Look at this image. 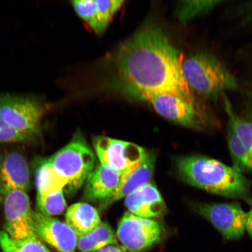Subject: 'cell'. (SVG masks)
<instances>
[{"label":"cell","mask_w":252,"mask_h":252,"mask_svg":"<svg viewBox=\"0 0 252 252\" xmlns=\"http://www.w3.org/2000/svg\"><path fill=\"white\" fill-rule=\"evenodd\" d=\"M111 61L115 86L126 96L143 100L169 93L197 101L183 74L182 55L156 25H145L123 42Z\"/></svg>","instance_id":"1"},{"label":"cell","mask_w":252,"mask_h":252,"mask_svg":"<svg viewBox=\"0 0 252 252\" xmlns=\"http://www.w3.org/2000/svg\"><path fill=\"white\" fill-rule=\"evenodd\" d=\"M176 166L182 180L193 187L252 202L251 182L242 173L219 160L199 155L182 156Z\"/></svg>","instance_id":"2"},{"label":"cell","mask_w":252,"mask_h":252,"mask_svg":"<svg viewBox=\"0 0 252 252\" xmlns=\"http://www.w3.org/2000/svg\"><path fill=\"white\" fill-rule=\"evenodd\" d=\"M182 71L191 89L208 99H216L237 87L234 75L210 52H198L188 57L183 61Z\"/></svg>","instance_id":"3"},{"label":"cell","mask_w":252,"mask_h":252,"mask_svg":"<svg viewBox=\"0 0 252 252\" xmlns=\"http://www.w3.org/2000/svg\"><path fill=\"white\" fill-rule=\"evenodd\" d=\"M143 101L149 103L162 117L186 127L206 131L220 126L212 112L198 101H190L169 93L151 94Z\"/></svg>","instance_id":"4"},{"label":"cell","mask_w":252,"mask_h":252,"mask_svg":"<svg viewBox=\"0 0 252 252\" xmlns=\"http://www.w3.org/2000/svg\"><path fill=\"white\" fill-rule=\"evenodd\" d=\"M68 181L69 190L82 187L94 169L95 157L86 140L78 131L72 140L47 160Z\"/></svg>","instance_id":"5"},{"label":"cell","mask_w":252,"mask_h":252,"mask_svg":"<svg viewBox=\"0 0 252 252\" xmlns=\"http://www.w3.org/2000/svg\"><path fill=\"white\" fill-rule=\"evenodd\" d=\"M46 107L36 99L0 94V118L16 130L33 137L39 134Z\"/></svg>","instance_id":"6"},{"label":"cell","mask_w":252,"mask_h":252,"mask_svg":"<svg viewBox=\"0 0 252 252\" xmlns=\"http://www.w3.org/2000/svg\"><path fill=\"white\" fill-rule=\"evenodd\" d=\"M165 229L161 223L126 213L119 223L117 236L128 252H143L164 238Z\"/></svg>","instance_id":"7"},{"label":"cell","mask_w":252,"mask_h":252,"mask_svg":"<svg viewBox=\"0 0 252 252\" xmlns=\"http://www.w3.org/2000/svg\"><path fill=\"white\" fill-rule=\"evenodd\" d=\"M198 214L212 223L228 240H235L244 235L248 213L237 203H200L196 206Z\"/></svg>","instance_id":"8"},{"label":"cell","mask_w":252,"mask_h":252,"mask_svg":"<svg viewBox=\"0 0 252 252\" xmlns=\"http://www.w3.org/2000/svg\"><path fill=\"white\" fill-rule=\"evenodd\" d=\"M4 207L5 228L11 238L23 239L33 236L31 226L30 200L26 191L13 189L0 194Z\"/></svg>","instance_id":"9"},{"label":"cell","mask_w":252,"mask_h":252,"mask_svg":"<svg viewBox=\"0 0 252 252\" xmlns=\"http://www.w3.org/2000/svg\"><path fill=\"white\" fill-rule=\"evenodd\" d=\"M93 143L101 165L121 174L140 162L146 153L138 145L107 137H94Z\"/></svg>","instance_id":"10"},{"label":"cell","mask_w":252,"mask_h":252,"mask_svg":"<svg viewBox=\"0 0 252 252\" xmlns=\"http://www.w3.org/2000/svg\"><path fill=\"white\" fill-rule=\"evenodd\" d=\"M31 226L34 234L60 252H74L78 236L67 223L33 212Z\"/></svg>","instance_id":"11"},{"label":"cell","mask_w":252,"mask_h":252,"mask_svg":"<svg viewBox=\"0 0 252 252\" xmlns=\"http://www.w3.org/2000/svg\"><path fill=\"white\" fill-rule=\"evenodd\" d=\"M156 157L154 153H146L138 162L121 175V181L114 193L101 206L107 207L115 201L128 196L137 189L149 184L152 178Z\"/></svg>","instance_id":"12"},{"label":"cell","mask_w":252,"mask_h":252,"mask_svg":"<svg viewBox=\"0 0 252 252\" xmlns=\"http://www.w3.org/2000/svg\"><path fill=\"white\" fill-rule=\"evenodd\" d=\"M126 206L132 214L141 218H159L164 215L166 204L157 188L147 184L129 194Z\"/></svg>","instance_id":"13"},{"label":"cell","mask_w":252,"mask_h":252,"mask_svg":"<svg viewBox=\"0 0 252 252\" xmlns=\"http://www.w3.org/2000/svg\"><path fill=\"white\" fill-rule=\"evenodd\" d=\"M30 186L29 166L20 153L0 157V194L13 189L26 191Z\"/></svg>","instance_id":"14"},{"label":"cell","mask_w":252,"mask_h":252,"mask_svg":"<svg viewBox=\"0 0 252 252\" xmlns=\"http://www.w3.org/2000/svg\"><path fill=\"white\" fill-rule=\"evenodd\" d=\"M121 173L101 164L88 176L84 196L90 201H106L114 193L121 181Z\"/></svg>","instance_id":"15"},{"label":"cell","mask_w":252,"mask_h":252,"mask_svg":"<svg viewBox=\"0 0 252 252\" xmlns=\"http://www.w3.org/2000/svg\"><path fill=\"white\" fill-rule=\"evenodd\" d=\"M65 220L78 237L93 231L102 223L97 210L86 203L72 204L66 213Z\"/></svg>","instance_id":"16"},{"label":"cell","mask_w":252,"mask_h":252,"mask_svg":"<svg viewBox=\"0 0 252 252\" xmlns=\"http://www.w3.org/2000/svg\"><path fill=\"white\" fill-rule=\"evenodd\" d=\"M111 226L102 222L93 231L78 237L77 248L82 252H96L110 245L117 244V239Z\"/></svg>","instance_id":"17"},{"label":"cell","mask_w":252,"mask_h":252,"mask_svg":"<svg viewBox=\"0 0 252 252\" xmlns=\"http://www.w3.org/2000/svg\"><path fill=\"white\" fill-rule=\"evenodd\" d=\"M68 185V181L56 171L48 160L39 166L36 175L37 194L47 195L58 193Z\"/></svg>","instance_id":"18"},{"label":"cell","mask_w":252,"mask_h":252,"mask_svg":"<svg viewBox=\"0 0 252 252\" xmlns=\"http://www.w3.org/2000/svg\"><path fill=\"white\" fill-rule=\"evenodd\" d=\"M225 1L204 0V1H182L178 2L175 15L179 23L186 24L193 19L209 13Z\"/></svg>","instance_id":"19"},{"label":"cell","mask_w":252,"mask_h":252,"mask_svg":"<svg viewBox=\"0 0 252 252\" xmlns=\"http://www.w3.org/2000/svg\"><path fill=\"white\" fill-rule=\"evenodd\" d=\"M221 97L228 116L229 124L234 128L239 140L252 160V122L245 121L239 117L228 97L223 94Z\"/></svg>","instance_id":"20"},{"label":"cell","mask_w":252,"mask_h":252,"mask_svg":"<svg viewBox=\"0 0 252 252\" xmlns=\"http://www.w3.org/2000/svg\"><path fill=\"white\" fill-rule=\"evenodd\" d=\"M0 248L3 252H51L37 236L17 239L2 231H0Z\"/></svg>","instance_id":"21"},{"label":"cell","mask_w":252,"mask_h":252,"mask_svg":"<svg viewBox=\"0 0 252 252\" xmlns=\"http://www.w3.org/2000/svg\"><path fill=\"white\" fill-rule=\"evenodd\" d=\"M228 141L234 168L241 172H252V160L239 140L234 128L228 125Z\"/></svg>","instance_id":"22"},{"label":"cell","mask_w":252,"mask_h":252,"mask_svg":"<svg viewBox=\"0 0 252 252\" xmlns=\"http://www.w3.org/2000/svg\"><path fill=\"white\" fill-rule=\"evenodd\" d=\"M75 12L92 28L94 32L101 34L103 31L99 21L95 0H75L71 1Z\"/></svg>","instance_id":"23"},{"label":"cell","mask_w":252,"mask_h":252,"mask_svg":"<svg viewBox=\"0 0 252 252\" xmlns=\"http://www.w3.org/2000/svg\"><path fill=\"white\" fill-rule=\"evenodd\" d=\"M36 201L40 213L49 217L62 214L67 206L63 190L47 196L37 194Z\"/></svg>","instance_id":"24"},{"label":"cell","mask_w":252,"mask_h":252,"mask_svg":"<svg viewBox=\"0 0 252 252\" xmlns=\"http://www.w3.org/2000/svg\"><path fill=\"white\" fill-rule=\"evenodd\" d=\"M99 21L104 32L108 28L110 21L125 3L124 0H95Z\"/></svg>","instance_id":"25"},{"label":"cell","mask_w":252,"mask_h":252,"mask_svg":"<svg viewBox=\"0 0 252 252\" xmlns=\"http://www.w3.org/2000/svg\"><path fill=\"white\" fill-rule=\"evenodd\" d=\"M32 138L16 130L0 118V143L28 141Z\"/></svg>","instance_id":"26"},{"label":"cell","mask_w":252,"mask_h":252,"mask_svg":"<svg viewBox=\"0 0 252 252\" xmlns=\"http://www.w3.org/2000/svg\"><path fill=\"white\" fill-rule=\"evenodd\" d=\"M96 252H127L124 247H120L117 244L106 246Z\"/></svg>","instance_id":"27"},{"label":"cell","mask_w":252,"mask_h":252,"mask_svg":"<svg viewBox=\"0 0 252 252\" xmlns=\"http://www.w3.org/2000/svg\"><path fill=\"white\" fill-rule=\"evenodd\" d=\"M244 14L247 20L252 21V1L248 2L244 4Z\"/></svg>","instance_id":"28"},{"label":"cell","mask_w":252,"mask_h":252,"mask_svg":"<svg viewBox=\"0 0 252 252\" xmlns=\"http://www.w3.org/2000/svg\"><path fill=\"white\" fill-rule=\"evenodd\" d=\"M246 230L252 238V209L248 213L247 224H246Z\"/></svg>","instance_id":"29"},{"label":"cell","mask_w":252,"mask_h":252,"mask_svg":"<svg viewBox=\"0 0 252 252\" xmlns=\"http://www.w3.org/2000/svg\"><path fill=\"white\" fill-rule=\"evenodd\" d=\"M247 116L248 118L252 122V92L250 94V96L248 99Z\"/></svg>","instance_id":"30"}]
</instances>
